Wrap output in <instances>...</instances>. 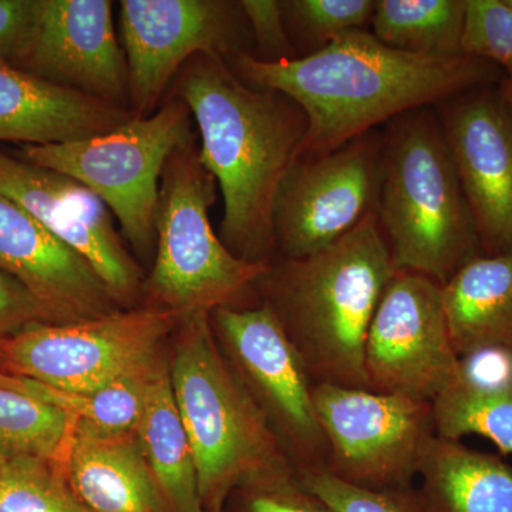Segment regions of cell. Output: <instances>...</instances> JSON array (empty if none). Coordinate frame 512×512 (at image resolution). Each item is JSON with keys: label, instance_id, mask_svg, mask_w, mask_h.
I'll return each instance as SVG.
<instances>
[{"label": "cell", "instance_id": "cell-37", "mask_svg": "<svg viewBox=\"0 0 512 512\" xmlns=\"http://www.w3.org/2000/svg\"><path fill=\"white\" fill-rule=\"evenodd\" d=\"M200 512H212V511H205V510H201Z\"/></svg>", "mask_w": 512, "mask_h": 512}, {"label": "cell", "instance_id": "cell-28", "mask_svg": "<svg viewBox=\"0 0 512 512\" xmlns=\"http://www.w3.org/2000/svg\"><path fill=\"white\" fill-rule=\"evenodd\" d=\"M376 2L375 0H285L281 3L292 46L293 42H298L302 50H305L303 56H308L328 46L336 36L342 33L365 29L372 22Z\"/></svg>", "mask_w": 512, "mask_h": 512}, {"label": "cell", "instance_id": "cell-25", "mask_svg": "<svg viewBox=\"0 0 512 512\" xmlns=\"http://www.w3.org/2000/svg\"><path fill=\"white\" fill-rule=\"evenodd\" d=\"M467 0H377L372 33L383 45L430 57L463 52Z\"/></svg>", "mask_w": 512, "mask_h": 512}, {"label": "cell", "instance_id": "cell-32", "mask_svg": "<svg viewBox=\"0 0 512 512\" xmlns=\"http://www.w3.org/2000/svg\"><path fill=\"white\" fill-rule=\"evenodd\" d=\"M45 0H0V63L20 67L35 45Z\"/></svg>", "mask_w": 512, "mask_h": 512}, {"label": "cell", "instance_id": "cell-16", "mask_svg": "<svg viewBox=\"0 0 512 512\" xmlns=\"http://www.w3.org/2000/svg\"><path fill=\"white\" fill-rule=\"evenodd\" d=\"M19 69L128 109L127 60L110 0H45L35 45Z\"/></svg>", "mask_w": 512, "mask_h": 512}, {"label": "cell", "instance_id": "cell-21", "mask_svg": "<svg viewBox=\"0 0 512 512\" xmlns=\"http://www.w3.org/2000/svg\"><path fill=\"white\" fill-rule=\"evenodd\" d=\"M443 303L458 357L512 352V252L471 259L443 285Z\"/></svg>", "mask_w": 512, "mask_h": 512}, {"label": "cell", "instance_id": "cell-26", "mask_svg": "<svg viewBox=\"0 0 512 512\" xmlns=\"http://www.w3.org/2000/svg\"><path fill=\"white\" fill-rule=\"evenodd\" d=\"M73 430V420L56 407L0 384V458L64 461Z\"/></svg>", "mask_w": 512, "mask_h": 512}, {"label": "cell", "instance_id": "cell-17", "mask_svg": "<svg viewBox=\"0 0 512 512\" xmlns=\"http://www.w3.org/2000/svg\"><path fill=\"white\" fill-rule=\"evenodd\" d=\"M0 271L22 282L53 323L100 318L120 306L92 265L0 194Z\"/></svg>", "mask_w": 512, "mask_h": 512}, {"label": "cell", "instance_id": "cell-15", "mask_svg": "<svg viewBox=\"0 0 512 512\" xmlns=\"http://www.w3.org/2000/svg\"><path fill=\"white\" fill-rule=\"evenodd\" d=\"M500 83L473 87L436 106L487 256L512 252V106Z\"/></svg>", "mask_w": 512, "mask_h": 512}, {"label": "cell", "instance_id": "cell-9", "mask_svg": "<svg viewBox=\"0 0 512 512\" xmlns=\"http://www.w3.org/2000/svg\"><path fill=\"white\" fill-rule=\"evenodd\" d=\"M312 393L332 476L367 490L414 487L436 437L433 403L333 384Z\"/></svg>", "mask_w": 512, "mask_h": 512}, {"label": "cell", "instance_id": "cell-14", "mask_svg": "<svg viewBox=\"0 0 512 512\" xmlns=\"http://www.w3.org/2000/svg\"><path fill=\"white\" fill-rule=\"evenodd\" d=\"M0 194L82 255L121 309L138 308L146 278L114 227L109 208L89 188L0 150Z\"/></svg>", "mask_w": 512, "mask_h": 512}, {"label": "cell", "instance_id": "cell-5", "mask_svg": "<svg viewBox=\"0 0 512 512\" xmlns=\"http://www.w3.org/2000/svg\"><path fill=\"white\" fill-rule=\"evenodd\" d=\"M174 338L171 384L194 453L201 508L222 512L239 484L291 463L222 353L211 313L181 316Z\"/></svg>", "mask_w": 512, "mask_h": 512}, {"label": "cell", "instance_id": "cell-6", "mask_svg": "<svg viewBox=\"0 0 512 512\" xmlns=\"http://www.w3.org/2000/svg\"><path fill=\"white\" fill-rule=\"evenodd\" d=\"M218 190L195 140L168 158L158 194L156 255L143 285L144 306L180 316L239 306L268 271L269 264L232 254L215 234L210 210Z\"/></svg>", "mask_w": 512, "mask_h": 512}, {"label": "cell", "instance_id": "cell-27", "mask_svg": "<svg viewBox=\"0 0 512 512\" xmlns=\"http://www.w3.org/2000/svg\"><path fill=\"white\" fill-rule=\"evenodd\" d=\"M0 512H94L70 485L62 460L0 458Z\"/></svg>", "mask_w": 512, "mask_h": 512}, {"label": "cell", "instance_id": "cell-18", "mask_svg": "<svg viewBox=\"0 0 512 512\" xmlns=\"http://www.w3.org/2000/svg\"><path fill=\"white\" fill-rule=\"evenodd\" d=\"M133 117L124 107L0 63V141L22 146L70 143L110 133Z\"/></svg>", "mask_w": 512, "mask_h": 512}, {"label": "cell", "instance_id": "cell-35", "mask_svg": "<svg viewBox=\"0 0 512 512\" xmlns=\"http://www.w3.org/2000/svg\"><path fill=\"white\" fill-rule=\"evenodd\" d=\"M501 92H503L505 99L510 101V104L512 106V80L507 79V77H503V80H501L500 83Z\"/></svg>", "mask_w": 512, "mask_h": 512}, {"label": "cell", "instance_id": "cell-36", "mask_svg": "<svg viewBox=\"0 0 512 512\" xmlns=\"http://www.w3.org/2000/svg\"><path fill=\"white\" fill-rule=\"evenodd\" d=\"M504 3L512 10V0H504Z\"/></svg>", "mask_w": 512, "mask_h": 512}, {"label": "cell", "instance_id": "cell-4", "mask_svg": "<svg viewBox=\"0 0 512 512\" xmlns=\"http://www.w3.org/2000/svg\"><path fill=\"white\" fill-rule=\"evenodd\" d=\"M380 228L397 271L444 285L483 255L439 117L404 113L383 131Z\"/></svg>", "mask_w": 512, "mask_h": 512}, {"label": "cell", "instance_id": "cell-31", "mask_svg": "<svg viewBox=\"0 0 512 512\" xmlns=\"http://www.w3.org/2000/svg\"><path fill=\"white\" fill-rule=\"evenodd\" d=\"M463 52L495 64L512 80V10L504 0H467Z\"/></svg>", "mask_w": 512, "mask_h": 512}, {"label": "cell", "instance_id": "cell-12", "mask_svg": "<svg viewBox=\"0 0 512 512\" xmlns=\"http://www.w3.org/2000/svg\"><path fill=\"white\" fill-rule=\"evenodd\" d=\"M120 33L128 70V110L150 117L192 57L247 52L248 20L227 0H121ZM249 26V25H248Z\"/></svg>", "mask_w": 512, "mask_h": 512}, {"label": "cell", "instance_id": "cell-30", "mask_svg": "<svg viewBox=\"0 0 512 512\" xmlns=\"http://www.w3.org/2000/svg\"><path fill=\"white\" fill-rule=\"evenodd\" d=\"M306 490L320 498L332 512H429L419 488L367 490L345 483L326 468L296 471Z\"/></svg>", "mask_w": 512, "mask_h": 512}, {"label": "cell", "instance_id": "cell-7", "mask_svg": "<svg viewBox=\"0 0 512 512\" xmlns=\"http://www.w3.org/2000/svg\"><path fill=\"white\" fill-rule=\"evenodd\" d=\"M187 104L171 97L150 117L110 133L49 146H22L20 158L73 178L96 194L119 221L138 258L156 252L161 175L178 148L197 140Z\"/></svg>", "mask_w": 512, "mask_h": 512}, {"label": "cell", "instance_id": "cell-1", "mask_svg": "<svg viewBox=\"0 0 512 512\" xmlns=\"http://www.w3.org/2000/svg\"><path fill=\"white\" fill-rule=\"evenodd\" d=\"M227 62L248 86L275 90L301 107L308 131L296 157L329 153L404 113L504 77L480 57L410 55L367 29L342 33L308 56L264 62L244 52Z\"/></svg>", "mask_w": 512, "mask_h": 512}, {"label": "cell", "instance_id": "cell-11", "mask_svg": "<svg viewBox=\"0 0 512 512\" xmlns=\"http://www.w3.org/2000/svg\"><path fill=\"white\" fill-rule=\"evenodd\" d=\"M382 178L383 133L377 128L329 153L296 157L272 215L278 256L316 254L377 214Z\"/></svg>", "mask_w": 512, "mask_h": 512}, {"label": "cell", "instance_id": "cell-33", "mask_svg": "<svg viewBox=\"0 0 512 512\" xmlns=\"http://www.w3.org/2000/svg\"><path fill=\"white\" fill-rule=\"evenodd\" d=\"M239 3L256 42V59L279 62L298 57L286 30L279 0H242Z\"/></svg>", "mask_w": 512, "mask_h": 512}, {"label": "cell", "instance_id": "cell-20", "mask_svg": "<svg viewBox=\"0 0 512 512\" xmlns=\"http://www.w3.org/2000/svg\"><path fill=\"white\" fill-rule=\"evenodd\" d=\"M436 436H480L512 454V352L483 350L460 357L457 379L433 402Z\"/></svg>", "mask_w": 512, "mask_h": 512}, {"label": "cell", "instance_id": "cell-10", "mask_svg": "<svg viewBox=\"0 0 512 512\" xmlns=\"http://www.w3.org/2000/svg\"><path fill=\"white\" fill-rule=\"evenodd\" d=\"M211 325L295 471L326 468L328 444L313 403L315 383L271 306H222L211 312Z\"/></svg>", "mask_w": 512, "mask_h": 512}, {"label": "cell", "instance_id": "cell-29", "mask_svg": "<svg viewBox=\"0 0 512 512\" xmlns=\"http://www.w3.org/2000/svg\"><path fill=\"white\" fill-rule=\"evenodd\" d=\"M222 512H332L306 490L292 466L265 471L239 484Z\"/></svg>", "mask_w": 512, "mask_h": 512}, {"label": "cell", "instance_id": "cell-23", "mask_svg": "<svg viewBox=\"0 0 512 512\" xmlns=\"http://www.w3.org/2000/svg\"><path fill=\"white\" fill-rule=\"evenodd\" d=\"M154 476L174 512H200L197 468L183 417L175 402L170 357L158 365L137 427Z\"/></svg>", "mask_w": 512, "mask_h": 512}, {"label": "cell", "instance_id": "cell-34", "mask_svg": "<svg viewBox=\"0 0 512 512\" xmlns=\"http://www.w3.org/2000/svg\"><path fill=\"white\" fill-rule=\"evenodd\" d=\"M39 323H53L45 306L22 282L0 271V340Z\"/></svg>", "mask_w": 512, "mask_h": 512}, {"label": "cell", "instance_id": "cell-22", "mask_svg": "<svg viewBox=\"0 0 512 512\" xmlns=\"http://www.w3.org/2000/svg\"><path fill=\"white\" fill-rule=\"evenodd\" d=\"M419 477L429 512H512V464L500 454L436 436Z\"/></svg>", "mask_w": 512, "mask_h": 512}, {"label": "cell", "instance_id": "cell-13", "mask_svg": "<svg viewBox=\"0 0 512 512\" xmlns=\"http://www.w3.org/2000/svg\"><path fill=\"white\" fill-rule=\"evenodd\" d=\"M370 390L433 403L457 379L443 285L397 271L370 323L365 349Z\"/></svg>", "mask_w": 512, "mask_h": 512}, {"label": "cell", "instance_id": "cell-8", "mask_svg": "<svg viewBox=\"0 0 512 512\" xmlns=\"http://www.w3.org/2000/svg\"><path fill=\"white\" fill-rule=\"evenodd\" d=\"M181 316L138 306L72 323H39L0 340V372L90 393L161 352Z\"/></svg>", "mask_w": 512, "mask_h": 512}, {"label": "cell", "instance_id": "cell-24", "mask_svg": "<svg viewBox=\"0 0 512 512\" xmlns=\"http://www.w3.org/2000/svg\"><path fill=\"white\" fill-rule=\"evenodd\" d=\"M164 356L161 350L153 359L90 393L63 392L5 372H0V384L56 407L74 426L109 436L131 434L137 431L151 380Z\"/></svg>", "mask_w": 512, "mask_h": 512}, {"label": "cell", "instance_id": "cell-3", "mask_svg": "<svg viewBox=\"0 0 512 512\" xmlns=\"http://www.w3.org/2000/svg\"><path fill=\"white\" fill-rule=\"evenodd\" d=\"M397 269L377 214L301 259L275 258L256 284L315 384L370 390V323Z\"/></svg>", "mask_w": 512, "mask_h": 512}, {"label": "cell", "instance_id": "cell-2", "mask_svg": "<svg viewBox=\"0 0 512 512\" xmlns=\"http://www.w3.org/2000/svg\"><path fill=\"white\" fill-rule=\"evenodd\" d=\"M173 96L190 109L201 163L220 188L222 242L244 261L271 264L276 194L308 131L305 113L285 94L248 86L225 57L208 53L184 64Z\"/></svg>", "mask_w": 512, "mask_h": 512}, {"label": "cell", "instance_id": "cell-19", "mask_svg": "<svg viewBox=\"0 0 512 512\" xmlns=\"http://www.w3.org/2000/svg\"><path fill=\"white\" fill-rule=\"evenodd\" d=\"M63 464L73 490L94 512H174L137 431L109 436L74 426Z\"/></svg>", "mask_w": 512, "mask_h": 512}]
</instances>
